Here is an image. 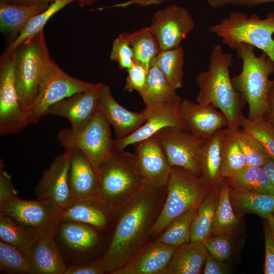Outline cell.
Instances as JSON below:
<instances>
[{"mask_svg":"<svg viewBox=\"0 0 274 274\" xmlns=\"http://www.w3.org/2000/svg\"><path fill=\"white\" fill-rule=\"evenodd\" d=\"M166 188L146 184L117 207L116 220L102 257L106 273L127 263L148 244L151 229L161 210Z\"/></svg>","mask_w":274,"mask_h":274,"instance_id":"cell-1","label":"cell"},{"mask_svg":"<svg viewBox=\"0 0 274 274\" xmlns=\"http://www.w3.org/2000/svg\"><path fill=\"white\" fill-rule=\"evenodd\" d=\"M232 55L224 52L220 44L211 50L208 70L200 72L195 78L199 87L197 102L212 105L221 111L229 122V128L240 129L243 110L246 102L235 90L229 76Z\"/></svg>","mask_w":274,"mask_h":274,"instance_id":"cell-2","label":"cell"},{"mask_svg":"<svg viewBox=\"0 0 274 274\" xmlns=\"http://www.w3.org/2000/svg\"><path fill=\"white\" fill-rule=\"evenodd\" d=\"M253 46L241 44L236 50L242 61L241 72L231 78L235 90L248 105L247 118L255 120L263 117L267 109L268 95L274 73V62L263 52L259 56Z\"/></svg>","mask_w":274,"mask_h":274,"instance_id":"cell-3","label":"cell"},{"mask_svg":"<svg viewBox=\"0 0 274 274\" xmlns=\"http://www.w3.org/2000/svg\"><path fill=\"white\" fill-rule=\"evenodd\" d=\"M208 31L217 35L223 43L236 51L242 44L256 47L274 62V12L261 19L253 14L249 16L233 11L218 23L209 26Z\"/></svg>","mask_w":274,"mask_h":274,"instance_id":"cell-4","label":"cell"},{"mask_svg":"<svg viewBox=\"0 0 274 274\" xmlns=\"http://www.w3.org/2000/svg\"><path fill=\"white\" fill-rule=\"evenodd\" d=\"M13 51L16 90L23 109L31 113L43 74L52 61L44 29L23 42Z\"/></svg>","mask_w":274,"mask_h":274,"instance_id":"cell-5","label":"cell"},{"mask_svg":"<svg viewBox=\"0 0 274 274\" xmlns=\"http://www.w3.org/2000/svg\"><path fill=\"white\" fill-rule=\"evenodd\" d=\"M166 188L164 202L151 230L152 236H157L181 214L189 209L198 208L214 189L199 176L177 166H172Z\"/></svg>","mask_w":274,"mask_h":274,"instance_id":"cell-6","label":"cell"},{"mask_svg":"<svg viewBox=\"0 0 274 274\" xmlns=\"http://www.w3.org/2000/svg\"><path fill=\"white\" fill-rule=\"evenodd\" d=\"M105 231L79 222L60 220L53 238L66 267L92 264L101 259L108 244Z\"/></svg>","mask_w":274,"mask_h":274,"instance_id":"cell-7","label":"cell"},{"mask_svg":"<svg viewBox=\"0 0 274 274\" xmlns=\"http://www.w3.org/2000/svg\"><path fill=\"white\" fill-rule=\"evenodd\" d=\"M100 197L118 207L144 185L133 154L114 149L98 172Z\"/></svg>","mask_w":274,"mask_h":274,"instance_id":"cell-8","label":"cell"},{"mask_svg":"<svg viewBox=\"0 0 274 274\" xmlns=\"http://www.w3.org/2000/svg\"><path fill=\"white\" fill-rule=\"evenodd\" d=\"M57 136L64 148H77L81 150L97 175L101 164L114 149L110 124L99 110L81 130L75 131L71 128H63L59 130Z\"/></svg>","mask_w":274,"mask_h":274,"instance_id":"cell-9","label":"cell"},{"mask_svg":"<svg viewBox=\"0 0 274 274\" xmlns=\"http://www.w3.org/2000/svg\"><path fill=\"white\" fill-rule=\"evenodd\" d=\"M61 210L52 200H24L17 195L0 198V213L17 223L33 228L42 238H53L60 221Z\"/></svg>","mask_w":274,"mask_h":274,"instance_id":"cell-10","label":"cell"},{"mask_svg":"<svg viewBox=\"0 0 274 274\" xmlns=\"http://www.w3.org/2000/svg\"><path fill=\"white\" fill-rule=\"evenodd\" d=\"M95 84L71 76L52 60L41 79L31 111L30 125L38 123L52 105L76 93L88 91Z\"/></svg>","mask_w":274,"mask_h":274,"instance_id":"cell-11","label":"cell"},{"mask_svg":"<svg viewBox=\"0 0 274 274\" xmlns=\"http://www.w3.org/2000/svg\"><path fill=\"white\" fill-rule=\"evenodd\" d=\"M14 51L4 52L0 60V134H13L30 125V112L24 111L16 90Z\"/></svg>","mask_w":274,"mask_h":274,"instance_id":"cell-12","label":"cell"},{"mask_svg":"<svg viewBox=\"0 0 274 274\" xmlns=\"http://www.w3.org/2000/svg\"><path fill=\"white\" fill-rule=\"evenodd\" d=\"M155 135L171 166H180L200 176V156L208 139L173 127L164 128Z\"/></svg>","mask_w":274,"mask_h":274,"instance_id":"cell-13","label":"cell"},{"mask_svg":"<svg viewBox=\"0 0 274 274\" xmlns=\"http://www.w3.org/2000/svg\"><path fill=\"white\" fill-rule=\"evenodd\" d=\"M194 26L193 19L187 9L171 5L154 14L150 27L160 50L163 51L180 47L181 42Z\"/></svg>","mask_w":274,"mask_h":274,"instance_id":"cell-14","label":"cell"},{"mask_svg":"<svg viewBox=\"0 0 274 274\" xmlns=\"http://www.w3.org/2000/svg\"><path fill=\"white\" fill-rule=\"evenodd\" d=\"M73 148H64L46 169L35 188L37 198L53 201L62 210L74 199L68 182V172Z\"/></svg>","mask_w":274,"mask_h":274,"instance_id":"cell-15","label":"cell"},{"mask_svg":"<svg viewBox=\"0 0 274 274\" xmlns=\"http://www.w3.org/2000/svg\"><path fill=\"white\" fill-rule=\"evenodd\" d=\"M181 99L178 96L172 101L152 110H144L147 114L146 122L126 137L121 139H114V149L124 150L128 146L155 135L166 127H176L189 131L180 111Z\"/></svg>","mask_w":274,"mask_h":274,"instance_id":"cell-16","label":"cell"},{"mask_svg":"<svg viewBox=\"0 0 274 274\" xmlns=\"http://www.w3.org/2000/svg\"><path fill=\"white\" fill-rule=\"evenodd\" d=\"M133 145V154L144 184L157 189L166 187L172 166L156 136Z\"/></svg>","mask_w":274,"mask_h":274,"instance_id":"cell-17","label":"cell"},{"mask_svg":"<svg viewBox=\"0 0 274 274\" xmlns=\"http://www.w3.org/2000/svg\"><path fill=\"white\" fill-rule=\"evenodd\" d=\"M101 84V82H98L88 91L76 93L52 105L48 108L46 115L65 118L68 120L72 130H81L98 110V101Z\"/></svg>","mask_w":274,"mask_h":274,"instance_id":"cell-18","label":"cell"},{"mask_svg":"<svg viewBox=\"0 0 274 274\" xmlns=\"http://www.w3.org/2000/svg\"><path fill=\"white\" fill-rule=\"evenodd\" d=\"M117 208L100 197L73 199L60 211V220L79 222L109 231L113 229Z\"/></svg>","mask_w":274,"mask_h":274,"instance_id":"cell-19","label":"cell"},{"mask_svg":"<svg viewBox=\"0 0 274 274\" xmlns=\"http://www.w3.org/2000/svg\"><path fill=\"white\" fill-rule=\"evenodd\" d=\"M180 111L189 131L209 139L220 129L229 127L225 115L212 105H204L188 99H181Z\"/></svg>","mask_w":274,"mask_h":274,"instance_id":"cell-20","label":"cell"},{"mask_svg":"<svg viewBox=\"0 0 274 274\" xmlns=\"http://www.w3.org/2000/svg\"><path fill=\"white\" fill-rule=\"evenodd\" d=\"M98 110L114 128L116 139L130 135L146 121L147 114L130 111L114 98L110 87L102 83L98 97Z\"/></svg>","mask_w":274,"mask_h":274,"instance_id":"cell-21","label":"cell"},{"mask_svg":"<svg viewBox=\"0 0 274 274\" xmlns=\"http://www.w3.org/2000/svg\"><path fill=\"white\" fill-rule=\"evenodd\" d=\"M177 248L155 241L149 243L130 261L111 274H164Z\"/></svg>","mask_w":274,"mask_h":274,"instance_id":"cell-22","label":"cell"},{"mask_svg":"<svg viewBox=\"0 0 274 274\" xmlns=\"http://www.w3.org/2000/svg\"><path fill=\"white\" fill-rule=\"evenodd\" d=\"M68 182L74 199L100 197L97 175L88 158L77 148L72 150Z\"/></svg>","mask_w":274,"mask_h":274,"instance_id":"cell-23","label":"cell"},{"mask_svg":"<svg viewBox=\"0 0 274 274\" xmlns=\"http://www.w3.org/2000/svg\"><path fill=\"white\" fill-rule=\"evenodd\" d=\"M31 274H64L66 267L54 238H41L21 251Z\"/></svg>","mask_w":274,"mask_h":274,"instance_id":"cell-24","label":"cell"},{"mask_svg":"<svg viewBox=\"0 0 274 274\" xmlns=\"http://www.w3.org/2000/svg\"><path fill=\"white\" fill-rule=\"evenodd\" d=\"M209 255L202 242H190L177 247L164 274H198Z\"/></svg>","mask_w":274,"mask_h":274,"instance_id":"cell-25","label":"cell"},{"mask_svg":"<svg viewBox=\"0 0 274 274\" xmlns=\"http://www.w3.org/2000/svg\"><path fill=\"white\" fill-rule=\"evenodd\" d=\"M50 4L20 6L0 2V30L11 42L16 39L25 24Z\"/></svg>","mask_w":274,"mask_h":274,"instance_id":"cell-26","label":"cell"},{"mask_svg":"<svg viewBox=\"0 0 274 274\" xmlns=\"http://www.w3.org/2000/svg\"><path fill=\"white\" fill-rule=\"evenodd\" d=\"M229 197L237 216L252 213L267 220L274 211V195L246 191L229 185Z\"/></svg>","mask_w":274,"mask_h":274,"instance_id":"cell-27","label":"cell"},{"mask_svg":"<svg viewBox=\"0 0 274 274\" xmlns=\"http://www.w3.org/2000/svg\"><path fill=\"white\" fill-rule=\"evenodd\" d=\"M222 129L218 130L207 141L199 159L200 177L213 189L219 187L225 180L221 172L220 142Z\"/></svg>","mask_w":274,"mask_h":274,"instance_id":"cell-28","label":"cell"},{"mask_svg":"<svg viewBox=\"0 0 274 274\" xmlns=\"http://www.w3.org/2000/svg\"><path fill=\"white\" fill-rule=\"evenodd\" d=\"M176 90L157 66L152 64L146 85L139 93L145 105L144 110H152L174 99L179 96Z\"/></svg>","mask_w":274,"mask_h":274,"instance_id":"cell-29","label":"cell"},{"mask_svg":"<svg viewBox=\"0 0 274 274\" xmlns=\"http://www.w3.org/2000/svg\"><path fill=\"white\" fill-rule=\"evenodd\" d=\"M220 187L214 189L198 207L190 228V242H202L211 236L218 206Z\"/></svg>","mask_w":274,"mask_h":274,"instance_id":"cell-30","label":"cell"},{"mask_svg":"<svg viewBox=\"0 0 274 274\" xmlns=\"http://www.w3.org/2000/svg\"><path fill=\"white\" fill-rule=\"evenodd\" d=\"M221 172L225 179L233 176L246 166L244 155L234 130L222 128L220 142Z\"/></svg>","mask_w":274,"mask_h":274,"instance_id":"cell-31","label":"cell"},{"mask_svg":"<svg viewBox=\"0 0 274 274\" xmlns=\"http://www.w3.org/2000/svg\"><path fill=\"white\" fill-rule=\"evenodd\" d=\"M42 238L35 229L20 224L0 213V240L23 251Z\"/></svg>","mask_w":274,"mask_h":274,"instance_id":"cell-32","label":"cell"},{"mask_svg":"<svg viewBox=\"0 0 274 274\" xmlns=\"http://www.w3.org/2000/svg\"><path fill=\"white\" fill-rule=\"evenodd\" d=\"M123 33L132 49L135 61L150 69L154 58L161 51L150 26Z\"/></svg>","mask_w":274,"mask_h":274,"instance_id":"cell-33","label":"cell"},{"mask_svg":"<svg viewBox=\"0 0 274 274\" xmlns=\"http://www.w3.org/2000/svg\"><path fill=\"white\" fill-rule=\"evenodd\" d=\"M226 180L231 187L236 189L274 195V186L262 167L246 166Z\"/></svg>","mask_w":274,"mask_h":274,"instance_id":"cell-34","label":"cell"},{"mask_svg":"<svg viewBox=\"0 0 274 274\" xmlns=\"http://www.w3.org/2000/svg\"><path fill=\"white\" fill-rule=\"evenodd\" d=\"M239 224L229 197V185L225 179L220 186L219 200L217 207L211 236L235 233Z\"/></svg>","mask_w":274,"mask_h":274,"instance_id":"cell-35","label":"cell"},{"mask_svg":"<svg viewBox=\"0 0 274 274\" xmlns=\"http://www.w3.org/2000/svg\"><path fill=\"white\" fill-rule=\"evenodd\" d=\"M184 51L182 47L160 51L152 64L162 72L169 84L175 89L183 86Z\"/></svg>","mask_w":274,"mask_h":274,"instance_id":"cell-36","label":"cell"},{"mask_svg":"<svg viewBox=\"0 0 274 274\" xmlns=\"http://www.w3.org/2000/svg\"><path fill=\"white\" fill-rule=\"evenodd\" d=\"M197 209H189L175 218L155 241L177 247L190 242L191 223Z\"/></svg>","mask_w":274,"mask_h":274,"instance_id":"cell-37","label":"cell"},{"mask_svg":"<svg viewBox=\"0 0 274 274\" xmlns=\"http://www.w3.org/2000/svg\"><path fill=\"white\" fill-rule=\"evenodd\" d=\"M76 0H55L48 7L30 19L25 24L19 35L7 47L5 52H13L20 44L31 38L44 29L48 21L55 13Z\"/></svg>","mask_w":274,"mask_h":274,"instance_id":"cell-38","label":"cell"},{"mask_svg":"<svg viewBox=\"0 0 274 274\" xmlns=\"http://www.w3.org/2000/svg\"><path fill=\"white\" fill-rule=\"evenodd\" d=\"M241 127L259 143L270 157L274 158V127L263 117L250 120L243 116Z\"/></svg>","mask_w":274,"mask_h":274,"instance_id":"cell-39","label":"cell"},{"mask_svg":"<svg viewBox=\"0 0 274 274\" xmlns=\"http://www.w3.org/2000/svg\"><path fill=\"white\" fill-rule=\"evenodd\" d=\"M244 155L246 166L262 167L270 159L263 147L249 133L241 128L234 131Z\"/></svg>","mask_w":274,"mask_h":274,"instance_id":"cell-40","label":"cell"},{"mask_svg":"<svg viewBox=\"0 0 274 274\" xmlns=\"http://www.w3.org/2000/svg\"><path fill=\"white\" fill-rule=\"evenodd\" d=\"M0 271L9 274H31L22 252L0 240Z\"/></svg>","mask_w":274,"mask_h":274,"instance_id":"cell-41","label":"cell"},{"mask_svg":"<svg viewBox=\"0 0 274 274\" xmlns=\"http://www.w3.org/2000/svg\"><path fill=\"white\" fill-rule=\"evenodd\" d=\"M234 233L210 236L202 243L207 248L209 254L215 258L223 262L230 261L234 253Z\"/></svg>","mask_w":274,"mask_h":274,"instance_id":"cell-42","label":"cell"},{"mask_svg":"<svg viewBox=\"0 0 274 274\" xmlns=\"http://www.w3.org/2000/svg\"><path fill=\"white\" fill-rule=\"evenodd\" d=\"M110 58L116 62L121 70H127L134 63L132 49L123 32L113 41Z\"/></svg>","mask_w":274,"mask_h":274,"instance_id":"cell-43","label":"cell"},{"mask_svg":"<svg viewBox=\"0 0 274 274\" xmlns=\"http://www.w3.org/2000/svg\"><path fill=\"white\" fill-rule=\"evenodd\" d=\"M126 71L127 76L124 89L129 92L136 91L139 93L146 85L149 69L135 61L133 64Z\"/></svg>","mask_w":274,"mask_h":274,"instance_id":"cell-44","label":"cell"},{"mask_svg":"<svg viewBox=\"0 0 274 274\" xmlns=\"http://www.w3.org/2000/svg\"><path fill=\"white\" fill-rule=\"evenodd\" d=\"M265 237V262L264 273L274 274V235L269 226L264 229Z\"/></svg>","mask_w":274,"mask_h":274,"instance_id":"cell-45","label":"cell"},{"mask_svg":"<svg viewBox=\"0 0 274 274\" xmlns=\"http://www.w3.org/2000/svg\"><path fill=\"white\" fill-rule=\"evenodd\" d=\"M17 191L13 183L11 175L4 168L2 159L0 160V198L17 195Z\"/></svg>","mask_w":274,"mask_h":274,"instance_id":"cell-46","label":"cell"},{"mask_svg":"<svg viewBox=\"0 0 274 274\" xmlns=\"http://www.w3.org/2000/svg\"><path fill=\"white\" fill-rule=\"evenodd\" d=\"M230 273V267L226 262H223L209 255L207 257L203 273L204 274H226Z\"/></svg>","mask_w":274,"mask_h":274,"instance_id":"cell-47","label":"cell"},{"mask_svg":"<svg viewBox=\"0 0 274 274\" xmlns=\"http://www.w3.org/2000/svg\"><path fill=\"white\" fill-rule=\"evenodd\" d=\"M209 5L214 8H221L228 6L252 7L267 3L274 2V0H207Z\"/></svg>","mask_w":274,"mask_h":274,"instance_id":"cell-48","label":"cell"},{"mask_svg":"<svg viewBox=\"0 0 274 274\" xmlns=\"http://www.w3.org/2000/svg\"><path fill=\"white\" fill-rule=\"evenodd\" d=\"M106 273L101 259L95 262L84 266L66 268L64 274Z\"/></svg>","mask_w":274,"mask_h":274,"instance_id":"cell-49","label":"cell"},{"mask_svg":"<svg viewBox=\"0 0 274 274\" xmlns=\"http://www.w3.org/2000/svg\"><path fill=\"white\" fill-rule=\"evenodd\" d=\"M169 0H128L121 3L111 6L103 7L97 8L99 11L113 8H124L130 6L136 5L141 7H147L152 5H160L165 3Z\"/></svg>","mask_w":274,"mask_h":274,"instance_id":"cell-50","label":"cell"},{"mask_svg":"<svg viewBox=\"0 0 274 274\" xmlns=\"http://www.w3.org/2000/svg\"><path fill=\"white\" fill-rule=\"evenodd\" d=\"M263 117L274 127V79L271 80L268 95L267 109Z\"/></svg>","mask_w":274,"mask_h":274,"instance_id":"cell-51","label":"cell"},{"mask_svg":"<svg viewBox=\"0 0 274 274\" xmlns=\"http://www.w3.org/2000/svg\"><path fill=\"white\" fill-rule=\"evenodd\" d=\"M55 0H0L8 4L20 6H33L41 4H50Z\"/></svg>","mask_w":274,"mask_h":274,"instance_id":"cell-52","label":"cell"},{"mask_svg":"<svg viewBox=\"0 0 274 274\" xmlns=\"http://www.w3.org/2000/svg\"><path fill=\"white\" fill-rule=\"evenodd\" d=\"M262 167L274 186V158L270 157Z\"/></svg>","mask_w":274,"mask_h":274,"instance_id":"cell-53","label":"cell"},{"mask_svg":"<svg viewBox=\"0 0 274 274\" xmlns=\"http://www.w3.org/2000/svg\"><path fill=\"white\" fill-rule=\"evenodd\" d=\"M97 0H76L78 4L82 8H85L94 4Z\"/></svg>","mask_w":274,"mask_h":274,"instance_id":"cell-54","label":"cell"},{"mask_svg":"<svg viewBox=\"0 0 274 274\" xmlns=\"http://www.w3.org/2000/svg\"><path fill=\"white\" fill-rule=\"evenodd\" d=\"M267 220L268 221V225L274 235V211Z\"/></svg>","mask_w":274,"mask_h":274,"instance_id":"cell-55","label":"cell"}]
</instances>
